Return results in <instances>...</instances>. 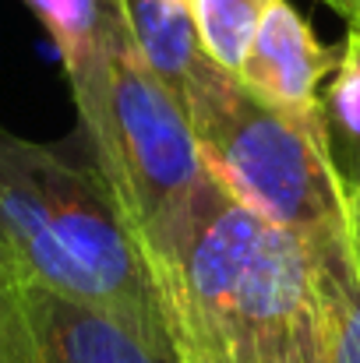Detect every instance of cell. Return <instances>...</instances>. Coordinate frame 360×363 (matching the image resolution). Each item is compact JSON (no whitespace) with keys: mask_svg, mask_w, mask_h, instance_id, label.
I'll use <instances>...</instances> for the list:
<instances>
[{"mask_svg":"<svg viewBox=\"0 0 360 363\" xmlns=\"http://www.w3.org/2000/svg\"><path fill=\"white\" fill-rule=\"evenodd\" d=\"M141 250L184 363H322L304 237L247 212L212 173Z\"/></svg>","mask_w":360,"mask_h":363,"instance_id":"6da1fadb","label":"cell"},{"mask_svg":"<svg viewBox=\"0 0 360 363\" xmlns=\"http://www.w3.org/2000/svg\"><path fill=\"white\" fill-rule=\"evenodd\" d=\"M0 268L36 289L166 321L156 275L107 177L7 127H0Z\"/></svg>","mask_w":360,"mask_h":363,"instance_id":"7a4b0ae2","label":"cell"},{"mask_svg":"<svg viewBox=\"0 0 360 363\" xmlns=\"http://www.w3.org/2000/svg\"><path fill=\"white\" fill-rule=\"evenodd\" d=\"M216 184L247 212L293 237L347 223L350 191L336 169L322 110L293 113L216 71L184 106Z\"/></svg>","mask_w":360,"mask_h":363,"instance_id":"3957f363","label":"cell"},{"mask_svg":"<svg viewBox=\"0 0 360 363\" xmlns=\"http://www.w3.org/2000/svg\"><path fill=\"white\" fill-rule=\"evenodd\" d=\"M96 169L107 177L138 243L166 226L209 173L195 127L170 89L138 57L117 7L96 67L71 85Z\"/></svg>","mask_w":360,"mask_h":363,"instance_id":"277c9868","label":"cell"},{"mask_svg":"<svg viewBox=\"0 0 360 363\" xmlns=\"http://www.w3.org/2000/svg\"><path fill=\"white\" fill-rule=\"evenodd\" d=\"M39 363H184L166 321L25 286Z\"/></svg>","mask_w":360,"mask_h":363,"instance_id":"5b68a950","label":"cell"},{"mask_svg":"<svg viewBox=\"0 0 360 363\" xmlns=\"http://www.w3.org/2000/svg\"><path fill=\"white\" fill-rule=\"evenodd\" d=\"M339 60L343 46L322 43L293 4L276 0L258 25L237 82L268 106L315 113L322 110V89L336 74Z\"/></svg>","mask_w":360,"mask_h":363,"instance_id":"8992f818","label":"cell"},{"mask_svg":"<svg viewBox=\"0 0 360 363\" xmlns=\"http://www.w3.org/2000/svg\"><path fill=\"white\" fill-rule=\"evenodd\" d=\"M114 7L145 67L180 106H187V99L223 71L205 53L187 0H114Z\"/></svg>","mask_w":360,"mask_h":363,"instance_id":"52a82bcc","label":"cell"},{"mask_svg":"<svg viewBox=\"0 0 360 363\" xmlns=\"http://www.w3.org/2000/svg\"><path fill=\"white\" fill-rule=\"evenodd\" d=\"M315 272L322 363H360V275L350 226L336 223L304 237Z\"/></svg>","mask_w":360,"mask_h":363,"instance_id":"ba28073f","label":"cell"},{"mask_svg":"<svg viewBox=\"0 0 360 363\" xmlns=\"http://www.w3.org/2000/svg\"><path fill=\"white\" fill-rule=\"evenodd\" d=\"M21 4L50 32L67 82L78 85L99 60L114 0H21Z\"/></svg>","mask_w":360,"mask_h":363,"instance_id":"9c48e42d","label":"cell"},{"mask_svg":"<svg viewBox=\"0 0 360 363\" xmlns=\"http://www.w3.org/2000/svg\"><path fill=\"white\" fill-rule=\"evenodd\" d=\"M322 121L336 169L354 191L360 184V35L350 28L343 43V60L322 89Z\"/></svg>","mask_w":360,"mask_h":363,"instance_id":"30bf717a","label":"cell"},{"mask_svg":"<svg viewBox=\"0 0 360 363\" xmlns=\"http://www.w3.org/2000/svg\"><path fill=\"white\" fill-rule=\"evenodd\" d=\"M191 18L198 28V39L205 53L230 74H237L261 18L276 0H187Z\"/></svg>","mask_w":360,"mask_h":363,"instance_id":"8fae6325","label":"cell"},{"mask_svg":"<svg viewBox=\"0 0 360 363\" xmlns=\"http://www.w3.org/2000/svg\"><path fill=\"white\" fill-rule=\"evenodd\" d=\"M0 363H39L25 307V282L0 268Z\"/></svg>","mask_w":360,"mask_h":363,"instance_id":"7c38bea8","label":"cell"},{"mask_svg":"<svg viewBox=\"0 0 360 363\" xmlns=\"http://www.w3.org/2000/svg\"><path fill=\"white\" fill-rule=\"evenodd\" d=\"M347 226H350L354 261H357V275H360V194H354V191H350V201H347Z\"/></svg>","mask_w":360,"mask_h":363,"instance_id":"4fadbf2b","label":"cell"},{"mask_svg":"<svg viewBox=\"0 0 360 363\" xmlns=\"http://www.w3.org/2000/svg\"><path fill=\"white\" fill-rule=\"evenodd\" d=\"M350 28H354V32L360 35V14H357V18H350Z\"/></svg>","mask_w":360,"mask_h":363,"instance_id":"5bb4252c","label":"cell"},{"mask_svg":"<svg viewBox=\"0 0 360 363\" xmlns=\"http://www.w3.org/2000/svg\"><path fill=\"white\" fill-rule=\"evenodd\" d=\"M354 194H360V184H357V187H354Z\"/></svg>","mask_w":360,"mask_h":363,"instance_id":"9a60e30c","label":"cell"}]
</instances>
